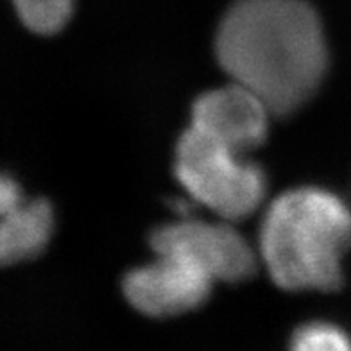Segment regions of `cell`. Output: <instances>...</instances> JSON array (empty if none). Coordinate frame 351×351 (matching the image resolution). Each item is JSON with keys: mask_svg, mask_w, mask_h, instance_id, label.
I'll return each instance as SVG.
<instances>
[{"mask_svg": "<svg viewBox=\"0 0 351 351\" xmlns=\"http://www.w3.org/2000/svg\"><path fill=\"white\" fill-rule=\"evenodd\" d=\"M215 52L231 81L278 117L310 101L328 66L323 25L305 0H237L219 25Z\"/></svg>", "mask_w": 351, "mask_h": 351, "instance_id": "6da1fadb", "label": "cell"}, {"mask_svg": "<svg viewBox=\"0 0 351 351\" xmlns=\"http://www.w3.org/2000/svg\"><path fill=\"white\" fill-rule=\"evenodd\" d=\"M350 247V206L324 189L283 192L262 219L260 260L283 291H337Z\"/></svg>", "mask_w": 351, "mask_h": 351, "instance_id": "7a4b0ae2", "label": "cell"}, {"mask_svg": "<svg viewBox=\"0 0 351 351\" xmlns=\"http://www.w3.org/2000/svg\"><path fill=\"white\" fill-rule=\"evenodd\" d=\"M174 174L194 203L222 221L250 217L267 192L265 174L256 163L190 128L176 145Z\"/></svg>", "mask_w": 351, "mask_h": 351, "instance_id": "3957f363", "label": "cell"}, {"mask_svg": "<svg viewBox=\"0 0 351 351\" xmlns=\"http://www.w3.org/2000/svg\"><path fill=\"white\" fill-rule=\"evenodd\" d=\"M154 253L181 254L210 274L213 282L239 283L256 271V256L230 221L212 222L183 217L154 230Z\"/></svg>", "mask_w": 351, "mask_h": 351, "instance_id": "277c9868", "label": "cell"}, {"mask_svg": "<svg viewBox=\"0 0 351 351\" xmlns=\"http://www.w3.org/2000/svg\"><path fill=\"white\" fill-rule=\"evenodd\" d=\"M213 278L189 258L156 253L153 262L125 274L124 296L149 317H172L195 310L210 298Z\"/></svg>", "mask_w": 351, "mask_h": 351, "instance_id": "5b68a950", "label": "cell"}, {"mask_svg": "<svg viewBox=\"0 0 351 351\" xmlns=\"http://www.w3.org/2000/svg\"><path fill=\"white\" fill-rule=\"evenodd\" d=\"M271 115L258 95L231 81L195 99L190 130L235 153L247 154L267 138Z\"/></svg>", "mask_w": 351, "mask_h": 351, "instance_id": "8992f818", "label": "cell"}, {"mask_svg": "<svg viewBox=\"0 0 351 351\" xmlns=\"http://www.w3.org/2000/svg\"><path fill=\"white\" fill-rule=\"evenodd\" d=\"M54 233V212L45 199H29L13 176L0 172V267L42 254Z\"/></svg>", "mask_w": 351, "mask_h": 351, "instance_id": "52a82bcc", "label": "cell"}, {"mask_svg": "<svg viewBox=\"0 0 351 351\" xmlns=\"http://www.w3.org/2000/svg\"><path fill=\"white\" fill-rule=\"evenodd\" d=\"M20 22L36 34H56L69 23L74 0H13Z\"/></svg>", "mask_w": 351, "mask_h": 351, "instance_id": "ba28073f", "label": "cell"}, {"mask_svg": "<svg viewBox=\"0 0 351 351\" xmlns=\"http://www.w3.org/2000/svg\"><path fill=\"white\" fill-rule=\"evenodd\" d=\"M291 351H351V337L337 324L314 321L296 330Z\"/></svg>", "mask_w": 351, "mask_h": 351, "instance_id": "9c48e42d", "label": "cell"}]
</instances>
